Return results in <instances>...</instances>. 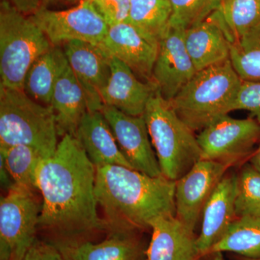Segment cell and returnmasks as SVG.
I'll use <instances>...</instances> for the list:
<instances>
[{
	"mask_svg": "<svg viewBox=\"0 0 260 260\" xmlns=\"http://www.w3.org/2000/svg\"><path fill=\"white\" fill-rule=\"evenodd\" d=\"M95 175L96 169L78 140L71 135L61 137L55 153L42 159L36 174L43 198L39 229L57 241L79 240L107 231L98 214Z\"/></svg>",
	"mask_w": 260,
	"mask_h": 260,
	"instance_id": "1",
	"label": "cell"
},
{
	"mask_svg": "<svg viewBox=\"0 0 260 260\" xmlns=\"http://www.w3.org/2000/svg\"><path fill=\"white\" fill-rule=\"evenodd\" d=\"M95 169V197L109 234L150 229L159 217L176 215L175 181L123 166Z\"/></svg>",
	"mask_w": 260,
	"mask_h": 260,
	"instance_id": "2",
	"label": "cell"
},
{
	"mask_svg": "<svg viewBox=\"0 0 260 260\" xmlns=\"http://www.w3.org/2000/svg\"><path fill=\"white\" fill-rule=\"evenodd\" d=\"M242 82L229 59L197 72L169 103L186 125L200 132L234 111Z\"/></svg>",
	"mask_w": 260,
	"mask_h": 260,
	"instance_id": "3",
	"label": "cell"
},
{
	"mask_svg": "<svg viewBox=\"0 0 260 260\" xmlns=\"http://www.w3.org/2000/svg\"><path fill=\"white\" fill-rule=\"evenodd\" d=\"M58 137L51 105L36 102L24 90L0 85V148L27 145L47 158L56 152Z\"/></svg>",
	"mask_w": 260,
	"mask_h": 260,
	"instance_id": "4",
	"label": "cell"
},
{
	"mask_svg": "<svg viewBox=\"0 0 260 260\" xmlns=\"http://www.w3.org/2000/svg\"><path fill=\"white\" fill-rule=\"evenodd\" d=\"M143 116L162 175L177 181L202 159L198 137L158 89L149 99Z\"/></svg>",
	"mask_w": 260,
	"mask_h": 260,
	"instance_id": "5",
	"label": "cell"
},
{
	"mask_svg": "<svg viewBox=\"0 0 260 260\" xmlns=\"http://www.w3.org/2000/svg\"><path fill=\"white\" fill-rule=\"evenodd\" d=\"M52 44L28 15L6 0L0 3V85L23 90L25 76Z\"/></svg>",
	"mask_w": 260,
	"mask_h": 260,
	"instance_id": "6",
	"label": "cell"
},
{
	"mask_svg": "<svg viewBox=\"0 0 260 260\" xmlns=\"http://www.w3.org/2000/svg\"><path fill=\"white\" fill-rule=\"evenodd\" d=\"M34 191L12 186L0 200V260H20L37 239L40 203Z\"/></svg>",
	"mask_w": 260,
	"mask_h": 260,
	"instance_id": "7",
	"label": "cell"
},
{
	"mask_svg": "<svg viewBox=\"0 0 260 260\" xmlns=\"http://www.w3.org/2000/svg\"><path fill=\"white\" fill-rule=\"evenodd\" d=\"M30 17L53 47L72 41L99 45L109 29L89 0H82L77 6L64 10L42 8Z\"/></svg>",
	"mask_w": 260,
	"mask_h": 260,
	"instance_id": "8",
	"label": "cell"
},
{
	"mask_svg": "<svg viewBox=\"0 0 260 260\" xmlns=\"http://www.w3.org/2000/svg\"><path fill=\"white\" fill-rule=\"evenodd\" d=\"M202 159L232 162L244 156L260 138V124L254 118L235 119L227 114L200 132Z\"/></svg>",
	"mask_w": 260,
	"mask_h": 260,
	"instance_id": "9",
	"label": "cell"
},
{
	"mask_svg": "<svg viewBox=\"0 0 260 260\" xmlns=\"http://www.w3.org/2000/svg\"><path fill=\"white\" fill-rule=\"evenodd\" d=\"M231 164L201 159L176 181L175 215L191 232L194 233L205 204Z\"/></svg>",
	"mask_w": 260,
	"mask_h": 260,
	"instance_id": "10",
	"label": "cell"
},
{
	"mask_svg": "<svg viewBox=\"0 0 260 260\" xmlns=\"http://www.w3.org/2000/svg\"><path fill=\"white\" fill-rule=\"evenodd\" d=\"M101 112L109 123L121 153L135 170L153 177L162 176L143 116H131L104 106Z\"/></svg>",
	"mask_w": 260,
	"mask_h": 260,
	"instance_id": "11",
	"label": "cell"
},
{
	"mask_svg": "<svg viewBox=\"0 0 260 260\" xmlns=\"http://www.w3.org/2000/svg\"><path fill=\"white\" fill-rule=\"evenodd\" d=\"M185 30L170 25L158 44L153 82L160 95L172 101L196 74L184 43Z\"/></svg>",
	"mask_w": 260,
	"mask_h": 260,
	"instance_id": "12",
	"label": "cell"
},
{
	"mask_svg": "<svg viewBox=\"0 0 260 260\" xmlns=\"http://www.w3.org/2000/svg\"><path fill=\"white\" fill-rule=\"evenodd\" d=\"M67 60L87 98L88 111H101L102 93L111 75V56L99 45L72 41L61 46Z\"/></svg>",
	"mask_w": 260,
	"mask_h": 260,
	"instance_id": "13",
	"label": "cell"
},
{
	"mask_svg": "<svg viewBox=\"0 0 260 260\" xmlns=\"http://www.w3.org/2000/svg\"><path fill=\"white\" fill-rule=\"evenodd\" d=\"M99 47L133 70L140 80L153 83L158 46L152 44L133 25L123 23L109 26Z\"/></svg>",
	"mask_w": 260,
	"mask_h": 260,
	"instance_id": "14",
	"label": "cell"
},
{
	"mask_svg": "<svg viewBox=\"0 0 260 260\" xmlns=\"http://www.w3.org/2000/svg\"><path fill=\"white\" fill-rule=\"evenodd\" d=\"M238 175L225 174L210 195L203 211V221L196 247L199 257L210 254L213 246L223 237L237 218L235 202Z\"/></svg>",
	"mask_w": 260,
	"mask_h": 260,
	"instance_id": "15",
	"label": "cell"
},
{
	"mask_svg": "<svg viewBox=\"0 0 260 260\" xmlns=\"http://www.w3.org/2000/svg\"><path fill=\"white\" fill-rule=\"evenodd\" d=\"M137 233H112L99 243L80 239L53 244L66 260H147L148 247Z\"/></svg>",
	"mask_w": 260,
	"mask_h": 260,
	"instance_id": "16",
	"label": "cell"
},
{
	"mask_svg": "<svg viewBox=\"0 0 260 260\" xmlns=\"http://www.w3.org/2000/svg\"><path fill=\"white\" fill-rule=\"evenodd\" d=\"M110 66V78L102 93L103 104L129 115L143 116L157 89L155 84L140 80L127 65L112 56Z\"/></svg>",
	"mask_w": 260,
	"mask_h": 260,
	"instance_id": "17",
	"label": "cell"
},
{
	"mask_svg": "<svg viewBox=\"0 0 260 260\" xmlns=\"http://www.w3.org/2000/svg\"><path fill=\"white\" fill-rule=\"evenodd\" d=\"M51 106L55 114L59 137L68 134L75 136L80 121L88 112V102L64 53L61 59Z\"/></svg>",
	"mask_w": 260,
	"mask_h": 260,
	"instance_id": "18",
	"label": "cell"
},
{
	"mask_svg": "<svg viewBox=\"0 0 260 260\" xmlns=\"http://www.w3.org/2000/svg\"><path fill=\"white\" fill-rule=\"evenodd\" d=\"M184 43L197 72L230 57V39L218 11L203 23L186 30Z\"/></svg>",
	"mask_w": 260,
	"mask_h": 260,
	"instance_id": "19",
	"label": "cell"
},
{
	"mask_svg": "<svg viewBox=\"0 0 260 260\" xmlns=\"http://www.w3.org/2000/svg\"><path fill=\"white\" fill-rule=\"evenodd\" d=\"M152 237L147 260H196L197 237L176 215L159 217L150 223Z\"/></svg>",
	"mask_w": 260,
	"mask_h": 260,
	"instance_id": "20",
	"label": "cell"
},
{
	"mask_svg": "<svg viewBox=\"0 0 260 260\" xmlns=\"http://www.w3.org/2000/svg\"><path fill=\"white\" fill-rule=\"evenodd\" d=\"M75 137L95 168L119 165L133 169L101 111H88L80 121Z\"/></svg>",
	"mask_w": 260,
	"mask_h": 260,
	"instance_id": "21",
	"label": "cell"
},
{
	"mask_svg": "<svg viewBox=\"0 0 260 260\" xmlns=\"http://www.w3.org/2000/svg\"><path fill=\"white\" fill-rule=\"evenodd\" d=\"M172 16L169 0H131L128 23L158 47L170 26Z\"/></svg>",
	"mask_w": 260,
	"mask_h": 260,
	"instance_id": "22",
	"label": "cell"
},
{
	"mask_svg": "<svg viewBox=\"0 0 260 260\" xmlns=\"http://www.w3.org/2000/svg\"><path fill=\"white\" fill-rule=\"evenodd\" d=\"M64 51L53 47L34 61L25 76L23 90L36 102L51 105L53 90Z\"/></svg>",
	"mask_w": 260,
	"mask_h": 260,
	"instance_id": "23",
	"label": "cell"
},
{
	"mask_svg": "<svg viewBox=\"0 0 260 260\" xmlns=\"http://www.w3.org/2000/svg\"><path fill=\"white\" fill-rule=\"evenodd\" d=\"M223 251L249 259H260V217L236 218L210 254Z\"/></svg>",
	"mask_w": 260,
	"mask_h": 260,
	"instance_id": "24",
	"label": "cell"
},
{
	"mask_svg": "<svg viewBox=\"0 0 260 260\" xmlns=\"http://www.w3.org/2000/svg\"><path fill=\"white\" fill-rule=\"evenodd\" d=\"M229 60L243 81L260 82V27L231 42Z\"/></svg>",
	"mask_w": 260,
	"mask_h": 260,
	"instance_id": "25",
	"label": "cell"
},
{
	"mask_svg": "<svg viewBox=\"0 0 260 260\" xmlns=\"http://www.w3.org/2000/svg\"><path fill=\"white\" fill-rule=\"evenodd\" d=\"M218 13L231 42L260 27V0H223Z\"/></svg>",
	"mask_w": 260,
	"mask_h": 260,
	"instance_id": "26",
	"label": "cell"
},
{
	"mask_svg": "<svg viewBox=\"0 0 260 260\" xmlns=\"http://www.w3.org/2000/svg\"><path fill=\"white\" fill-rule=\"evenodd\" d=\"M0 158L4 161L15 185L38 190L36 174L43 158L37 150L23 145L0 148Z\"/></svg>",
	"mask_w": 260,
	"mask_h": 260,
	"instance_id": "27",
	"label": "cell"
},
{
	"mask_svg": "<svg viewBox=\"0 0 260 260\" xmlns=\"http://www.w3.org/2000/svg\"><path fill=\"white\" fill-rule=\"evenodd\" d=\"M223 0H169L172 8L170 25L187 30L205 21L221 9Z\"/></svg>",
	"mask_w": 260,
	"mask_h": 260,
	"instance_id": "28",
	"label": "cell"
},
{
	"mask_svg": "<svg viewBox=\"0 0 260 260\" xmlns=\"http://www.w3.org/2000/svg\"><path fill=\"white\" fill-rule=\"evenodd\" d=\"M237 218L260 217V172L246 164L238 175V191L235 202Z\"/></svg>",
	"mask_w": 260,
	"mask_h": 260,
	"instance_id": "29",
	"label": "cell"
},
{
	"mask_svg": "<svg viewBox=\"0 0 260 260\" xmlns=\"http://www.w3.org/2000/svg\"><path fill=\"white\" fill-rule=\"evenodd\" d=\"M108 26L129 21L131 0H89Z\"/></svg>",
	"mask_w": 260,
	"mask_h": 260,
	"instance_id": "30",
	"label": "cell"
},
{
	"mask_svg": "<svg viewBox=\"0 0 260 260\" xmlns=\"http://www.w3.org/2000/svg\"><path fill=\"white\" fill-rule=\"evenodd\" d=\"M236 110L247 111L260 124V82L242 80L234 104Z\"/></svg>",
	"mask_w": 260,
	"mask_h": 260,
	"instance_id": "31",
	"label": "cell"
},
{
	"mask_svg": "<svg viewBox=\"0 0 260 260\" xmlns=\"http://www.w3.org/2000/svg\"><path fill=\"white\" fill-rule=\"evenodd\" d=\"M20 260H66L53 243L35 239Z\"/></svg>",
	"mask_w": 260,
	"mask_h": 260,
	"instance_id": "32",
	"label": "cell"
},
{
	"mask_svg": "<svg viewBox=\"0 0 260 260\" xmlns=\"http://www.w3.org/2000/svg\"><path fill=\"white\" fill-rule=\"evenodd\" d=\"M23 14L32 15L44 7V0H6Z\"/></svg>",
	"mask_w": 260,
	"mask_h": 260,
	"instance_id": "33",
	"label": "cell"
},
{
	"mask_svg": "<svg viewBox=\"0 0 260 260\" xmlns=\"http://www.w3.org/2000/svg\"><path fill=\"white\" fill-rule=\"evenodd\" d=\"M250 164L253 167L255 168L258 172H260V151H256L255 153L252 155Z\"/></svg>",
	"mask_w": 260,
	"mask_h": 260,
	"instance_id": "34",
	"label": "cell"
},
{
	"mask_svg": "<svg viewBox=\"0 0 260 260\" xmlns=\"http://www.w3.org/2000/svg\"><path fill=\"white\" fill-rule=\"evenodd\" d=\"M74 0H44V7L43 8H49L51 5L61 4V3H70Z\"/></svg>",
	"mask_w": 260,
	"mask_h": 260,
	"instance_id": "35",
	"label": "cell"
},
{
	"mask_svg": "<svg viewBox=\"0 0 260 260\" xmlns=\"http://www.w3.org/2000/svg\"><path fill=\"white\" fill-rule=\"evenodd\" d=\"M237 260H260V259H249V258L243 257V256H237Z\"/></svg>",
	"mask_w": 260,
	"mask_h": 260,
	"instance_id": "36",
	"label": "cell"
},
{
	"mask_svg": "<svg viewBox=\"0 0 260 260\" xmlns=\"http://www.w3.org/2000/svg\"><path fill=\"white\" fill-rule=\"evenodd\" d=\"M256 151H260V141H259V147H258V149H257V150H256Z\"/></svg>",
	"mask_w": 260,
	"mask_h": 260,
	"instance_id": "37",
	"label": "cell"
},
{
	"mask_svg": "<svg viewBox=\"0 0 260 260\" xmlns=\"http://www.w3.org/2000/svg\"><path fill=\"white\" fill-rule=\"evenodd\" d=\"M80 1H82V0H80Z\"/></svg>",
	"mask_w": 260,
	"mask_h": 260,
	"instance_id": "38",
	"label": "cell"
},
{
	"mask_svg": "<svg viewBox=\"0 0 260 260\" xmlns=\"http://www.w3.org/2000/svg\"></svg>",
	"mask_w": 260,
	"mask_h": 260,
	"instance_id": "39",
	"label": "cell"
}]
</instances>
